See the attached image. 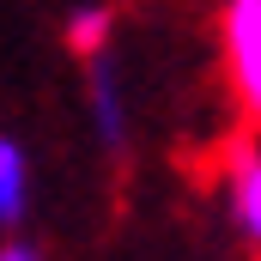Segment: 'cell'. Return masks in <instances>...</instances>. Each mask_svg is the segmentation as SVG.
<instances>
[{"label":"cell","mask_w":261,"mask_h":261,"mask_svg":"<svg viewBox=\"0 0 261 261\" xmlns=\"http://www.w3.org/2000/svg\"><path fill=\"white\" fill-rule=\"evenodd\" d=\"M219 73L231 91V110L261 134V0H231L219 12Z\"/></svg>","instance_id":"1"},{"label":"cell","mask_w":261,"mask_h":261,"mask_svg":"<svg viewBox=\"0 0 261 261\" xmlns=\"http://www.w3.org/2000/svg\"><path fill=\"white\" fill-rule=\"evenodd\" d=\"M219 195L231 213V231L261 255V134H243L219 158Z\"/></svg>","instance_id":"2"},{"label":"cell","mask_w":261,"mask_h":261,"mask_svg":"<svg viewBox=\"0 0 261 261\" xmlns=\"http://www.w3.org/2000/svg\"><path fill=\"white\" fill-rule=\"evenodd\" d=\"M85 116H91V128H97V140L110 152L128 146V85H122V73H116L110 55L85 61Z\"/></svg>","instance_id":"3"},{"label":"cell","mask_w":261,"mask_h":261,"mask_svg":"<svg viewBox=\"0 0 261 261\" xmlns=\"http://www.w3.org/2000/svg\"><path fill=\"white\" fill-rule=\"evenodd\" d=\"M24 200H31V164H24L18 140L0 134V225H18L24 219Z\"/></svg>","instance_id":"4"},{"label":"cell","mask_w":261,"mask_h":261,"mask_svg":"<svg viewBox=\"0 0 261 261\" xmlns=\"http://www.w3.org/2000/svg\"><path fill=\"white\" fill-rule=\"evenodd\" d=\"M110 31H116V12L110 6H79L67 18V49L79 61H97V55H110Z\"/></svg>","instance_id":"5"},{"label":"cell","mask_w":261,"mask_h":261,"mask_svg":"<svg viewBox=\"0 0 261 261\" xmlns=\"http://www.w3.org/2000/svg\"><path fill=\"white\" fill-rule=\"evenodd\" d=\"M0 261H43L31 243H0Z\"/></svg>","instance_id":"6"}]
</instances>
